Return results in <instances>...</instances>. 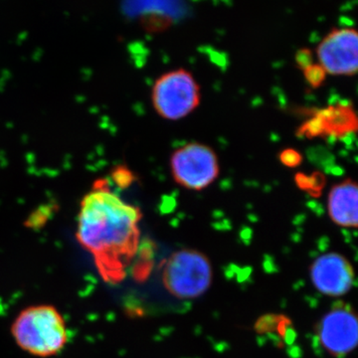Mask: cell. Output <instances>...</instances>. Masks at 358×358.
Returning a JSON list of instances; mask_svg holds the SVG:
<instances>
[{
	"instance_id": "cell-12",
	"label": "cell",
	"mask_w": 358,
	"mask_h": 358,
	"mask_svg": "<svg viewBox=\"0 0 358 358\" xmlns=\"http://www.w3.org/2000/svg\"><path fill=\"white\" fill-rule=\"evenodd\" d=\"M296 61L301 69L305 70L308 66L313 64L312 53L308 49L299 51L296 56Z\"/></svg>"
},
{
	"instance_id": "cell-10",
	"label": "cell",
	"mask_w": 358,
	"mask_h": 358,
	"mask_svg": "<svg viewBox=\"0 0 358 358\" xmlns=\"http://www.w3.org/2000/svg\"><path fill=\"white\" fill-rule=\"evenodd\" d=\"M303 72H305V76L307 78L308 83L312 85L313 87L320 86L324 82L327 75V73L319 64L308 66V68L303 70Z\"/></svg>"
},
{
	"instance_id": "cell-3",
	"label": "cell",
	"mask_w": 358,
	"mask_h": 358,
	"mask_svg": "<svg viewBox=\"0 0 358 358\" xmlns=\"http://www.w3.org/2000/svg\"><path fill=\"white\" fill-rule=\"evenodd\" d=\"M213 270L210 261L196 250L182 249L169 257L162 272L164 286L180 300L199 298L210 288Z\"/></svg>"
},
{
	"instance_id": "cell-2",
	"label": "cell",
	"mask_w": 358,
	"mask_h": 358,
	"mask_svg": "<svg viewBox=\"0 0 358 358\" xmlns=\"http://www.w3.org/2000/svg\"><path fill=\"white\" fill-rule=\"evenodd\" d=\"M11 334L21 350L38 357L58 355L68 341L64 317L50 305L21 310L11 326Z\"/></svg>"
},
{
	"instance_id": "cell-1",
	"label": "cell",
	"mask_w": 358,
	"mask_h": 358,
	"mask_svg": "<svg viewBox=\"0 0 358 358\" xmlns=\"http://www.w3.org/2000/svg\"><path fill=\"white\" fill-rule=\"evenodd\" d=\"M140 208L113 192L108 179H98L80 204L76 236L93 256L99 273L108 282L124 275L140 242Z\"/></svg>"
},
{
	"instance_id": "cell-7",
	"label": "cell",
	"mask_w": 358,
	"mask_h": 358,
	"mask_svg": "<svg viewBox=\"0 0 358 358\" xmlns=\"http://www.w3.org/2000/svg\"><path fill=\"white\" fill-rule=\"evenodd\" d=\"M317 338L320 345L334 357L350 355L358 343L357 315L348 306L331 308L320 320Z\"/></svg>"
},
{
	"instance_id": "cell-8",
	"label": "cell",
	"mask_w": 358,
	"mask_h": 358,
	"mask_svg": "<svg viewBox=\"0 0 358 358\" xmlns=\"http://www.w3.org/2000/svg\"><path fill=\"white\" fill-rule=\"evenodd\" d=\"M310 281L319 293L338 298L352 289L355 272L345 256L331 252L322 254L313 261L310 266Z\"/></svg>"
},
{
	"instance_id": "cell-11",
	"label": "cell",
	"mask_w": 358,
	"mask_h": 358,
	"mask_svg": "<svg viewBox=\"0 0 358 358\" xmlns=\"http://www.w3.org/2000/svg\"><path fill=\"white\" fill-rule=\"evenodd\" d=\"M280 159H281V162L285 166L289 167L299 166L301 162V155L294 150H284L280 155Z\"/></svg>"
},
{
	"instance_id": "cell-6",
	"label": "cell",
	"mask_w": 358,
	"mask_h": 358,
	"mask_svg": "<svg viewBox=\"0 0 358 358\" xmlns=\"http://www.w3.org/2000/svg\"><path fill=\"white\" fill-rule=\"evenodd\" d=\"M319 65L327 74L352 76L358 67V35L353 28H336L317 48Z\"/></svg>"
},
{
	"instance_id": "cell-9",
	"label": "cell",
	"mask_w": 358,
	"mask_h": 358,
	"mask_svg": "<svg viewBox=\"0 0 358 358\" xmlns=\"http://www.w3.org/2000/svg\"><path fill=\"white\" fill-rule=\"evenodd\" d=\"M329 217L336 225L357 228L358 223V188L352 179L331 188L327 199Z\"/></svg>"
},
{
	"instance_id": "cell-5",
	"label": "cell",
	"mask_w": 358,
	"mask_h": 358,
	"mask_svg": "<svg viewBox=\"0 0 358 358\" xmlns=\"http://www.w3.org/2000/svg\"><path fill=\"white\" fill-rule=\"evenodd\" d=\"M171 173L179 185L190 190L204 189L219 174L217 155L207 145L187 143L171 155Z\"/></svg>"
},
{
	"instance_id": "cell-4",
	"label": "cell",
	"mask_w": 358,
	"mask_h": 358,
	"mask_svg": "<svg viewBox=\"0 0 358 358\" xmlns=\"http://www.w3.org/2000/svg\"><path fill=\"white\" fill-rule=\"evenodd\" d=\"M152 100L160 117L178 121L189 115L199 105V86L188 71H171L155 82Z\"/></svg>"
}]
</instances>
